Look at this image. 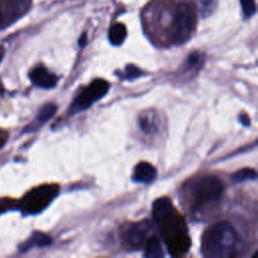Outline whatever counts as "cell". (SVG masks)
<instances>
[{
  "label": "cell",
  "instance_id": "ba28073f",
  "mask_svg": "<svg viewBox=\"0 0 258 258\" xmlns=\"http://www.w3.org/2000/svg\"><path fill=\"white\" fill-rule=\"evenodd\" d=\"M29 78L34 85L43 89L53 88L57 83V77L43 66L35 67L29 73Z\"/></svg>",
  "mask_w": 258,
  "mask_h": 258
},
{
  "label": "cell",
  "instance_id": "e0dca14e",
  "mask_svg": "<svg viewBox=\"0 0 258 258\" xmlns=\"http://www.w3.org/2000/svg\"><path fill=\"white\" fill-rule=\"evenodd\" d=\"M142 74H143V72L139 68H137L133 64H129V66L126 67V70L123 74V77L127 80H133L135 78L140 77Z\"/></svg>",
  "mask_w": 258,
  "mask_h": 258
},
{
  "label": "cell",
  "instance_id": "30bf717a",
  "mask_svg": "<svg viewBox=\"0 0 258 258\" xmlns=\"http://www.w3.org/2000/svg\"><path fill=\"white\" fill-rule=\"evenodd\" d=\"M159 118L154 112H145L139 117V127L145 134H153L158 130Z\"/></svg>",
  "mask_w": 258,
  "mask_h": 258
},
{
  "label": "cell",
  "instance_id": "3957f363",
  "mask_svg": "<svg viewBox=\"0 0 258 258\" xmlns=\"http://www.w3.org/2000/svg\"><path fill=\"white\" fill-rule=\"evenodd\" d=\"M184 188V195L191 211L201 212L220 201L224 184L218 176L204 175L191 179Z\"/></svg>",
  "mask_w": 258,
  "mask_h": 258
},
{
  "label": "cell",
  "instance_id": "6da1fadb",
  "mask_svg": "<svg viewBox=\"0 0 258 258\" xmlns=\"http://www.w3.org/2000/svg\"><path fill=\"white\" fill-rule=\"evenodd\" d=\"M152 217L171 256H182L190 248V238L184 218L174 208L171 200L162 197L152 205Z\"/></svg>",
  "mask_w": 258,
  "mask_h": 258
},
{
  "label": "cell",
  "instance_id": "44dd1931",
  "mask_svg": "<svg viewBox=\"0 0 258 258\" xmlns=\"http://www.w3.org/2000/svg\"><path fill=\"white\" fill-rule=\"evenodd\" d=\"M3 54H4V50H3V48L0 46V61H1V59H2Z\"/></svg>",
  "mask_w": 258,
  "mask_h": 258
},
{
  "label": "cell",
  "instance_id": "2e32d148",
  "mask_svg": "<svg viewBox=\"0 0 258 258\" xmlns=\"http://www.w3.org/2000/svg\"><path fill=\"white\" fill-rule=\"evenodd\" d=\"M197 8L203 16L211 14L217 6V0H196Z\"/></svg>",
  "mask_w": 258,
  "mask_h": 258
},
{
  "label": "cell",
  "instance_id": "d6986e66",
  "mask_svg": "<svg viewBox=\"0 0 258 258\" xmlns=\"http://www.w3.org/2000/svg\"><path fill=\"white\" fill-rule=\"evenodd\" d=\"M239 120H240V122L244 125V126H249L250 125V118L248 117V115H246V114H241L240 115V117H239Z\"/></svg>",
  "mask_w": 258,
  "mask_h": 258
},
{
  "label": "cell",
  "instance_id": "5b68a950",
  "mask_svg": "<svg viewBox=\"0 0 258 258\" xmlns=\"http://www.w3.org/2000/svg\"><path fill=\"white\" fill-rule=\"evenodd\" d=\"M58 185L45 184L28 191L20 202L22 211L27 214H36L44 210L58 194Z\"/></svg>",
  "mask_w": 258,
  "mask_h": 258
},
{
  "label": "cell",
  "instance_id": "9c48e42d",
  "mask_svg": "<svg viewBox=\"0 0 258 258\" xmlns=\"http://www.w3.org/2000/svg\"><path fill=\"white\" fill-rule=\"evenodd\" d=\"M157 175L155 167L146 161H141L137 163L133 170L132 179L138 183H151Z\"/></svg>",
  "mask_w": 258,
  "mask_h": 258
},
{
  "label": "cell",
  "instance_id": "ffe728a7",
  "mask_svg": "<svg viewBox=\"0 0 258 258\" xmlns=\"http://www.w3.org/2000/svg\"><path fill=\"white\" fill-rule=\"evenodd\" d=\"M86 40H87V36H86V34L84 33V34L81 36L80 41H79L80 46H84V45H85V43H86Z\"/></svg>",
  "mask_w": 258,
  "mask_h": 258
},
{
  "label": "cell",
  "instance_id": "8992f818",
  "mask_svg": "<svg viewBox=\"0 0 258 258\" xmlns=\"http://www.w3.org/2000/svg\"><path fill=\"white\" fill-rule=\"evenodd\" d=\"M109 83L105 80H94L88 87H86L74 100L71 105L70 114H76L87 110L95 102L103 98L109 90Z\"/></svg>",
  "mask_w": 258,
  "mask_h": 258
},
{
  "label": "cell",
  "instance_id": "8fae6325",
  "mask_svg": "<svg viewBox=\"0 0 258 258\" xmlns=\"http://www.w3.org/2000/svg\"><path fill=\"white\" fill-rule=\"evenodd\" d=\"M144 256L148 258H159L163 256L161 241L158 237L151 235L144 245Z\"/></svg>",
  "mask_w": 258,
  "mask_h": 258
},
{
  "label": "cell",
  "instance_id": "277c9868",
  "mask_svg": "<svg viewBox=\"0 0 258 258\" xmlns=\"http://www.w3.org/2000/svg\"><path fill=\"white\" fill-rule=\"evenodd\" d=\"M196 26V14L191 5L180 2L173 11L168 24V40L172 44H182L191 36Z\"/></svg>",
  "mask_w": 258,
  "mask_h": 258
},
{
  "label": "cell",
  "instance_id": "9a60e30c",
  "mask_svg": "<svg viewBox=\"0 0 258 258\" xmlns=\"http://www.w3.org/2000/svg\"><path fill=\"white\" fill-rule=\"evenodd\" d=\"M56 110H57L56 105H54V104H52V103H48V104L44 105V106L40 109V111H39V113H38L37 121H38L39 123H45L46 121H48V120L54 115V113L56 112Z\"/></svg>",
  "mask_w": 258,
  "mask_h": 258
},
{
  "label": "cell",
  "instance_id": "7a4b0ae2",
  "mask_svg": "<svg viewBox=\"0 0 258 258\" xmlns=\"http://www.w3.org/2000/svg\"><path fill=\"white\" fill-rule=\"evenodd\" d=\"M240 238L234 227L225 221L209 227L202 237V252L210 258H232L238 255Z\"/></svg>",
  "mask_w": 258,
  "mask_h": 258
},
{
  "label": "cell",
  "instance_id": "7c38bea8",
  "mask_svg": "<svg viewBox=\"0 0 258 258\" xmlns=\"http://www.w3.org/2000/svg\"><path fill=\"white\" fill-rule=\"evenodd\" d=\"M51 243V239L49 236L40 233V232H35L32 234V236L30 237V239H28L23 246L21 247L22 251H26L32 247H46L48 245H50Z\"/></svg>",
  "mask_w": 258,
  "mask_h": 258
},
{
  "label": "cell",
  "instance_id": "5bb4252c",
  "mask_svg": "<svg viewBox=\"0 0 258 258\" xmlns=\"http://www.w3.org/2000/svg\"><path fill=\"white\" fill-rule=\"evenodd\" d=\"M257 177V172L253 168H242L236 171L232 175L233 181L240 183L246 180H255Z\"/></svg>",
  "mask_w": 258,
  "mask_h": 258
},
{
  "label": "cell",
  "instance_id": "ac0fdd59",
  "mask_svg": "<svg viewBox=\"0 0 258 258\" xmlns=\"http://www.w3.org/2000/svg\"><path fill=\"white\" fill-rule=\"evenodd\" d=\"M243 11L246 16H252L256 11L255 0H240Z\"/></svg>",
  "mask_w": 258,
  "mask_h": 258
},
{
  "label": "cell",
  "instance_id": "4fadbf2b",
  "mask_svg": "<svg viewBox=\"0 0 258 258\" xmlns=\"http://www.w3.org/2000/svg\"><path fill=\"white\" fill-rule=\"evenodd\" d=\"M109 40L114 45H120L127 37V28L123 23H115L109 29Z\"/></svg>",
  "mask_w": 258,
  "mask_h": 258
},
{
  "label": "cell",
  "instance_id": "52a82bcc",
  "mask_svg": "<svg viewBox=\"0 0 258 258\" xmlns=\"http://www.w3.org/2000/svg\"><path fill=\"white\" fill-rule=\"evenodd\" d=\"M153 231V224L149 220H142L126 226L122 233L125 245L130 249L143 248Z\"/></svg>",
  "mask_w": 258,
  "mask_h": 258
},
{
  "label": "cell",
  "instance_id": "7402d4cb",
  "mask_svg": "<svg viewBox=\"0 0 258 258\" xmlns=\"http://www.w3.org/2000/svg\"><path fill=\"white\" fill-rule=\"evenodd\" d=\"M2 93H3V86H2V83L0 81V95H2Z\"/></svg>",
  "mask_w": 258,
  "mask_h": 258
}]
</instances>
